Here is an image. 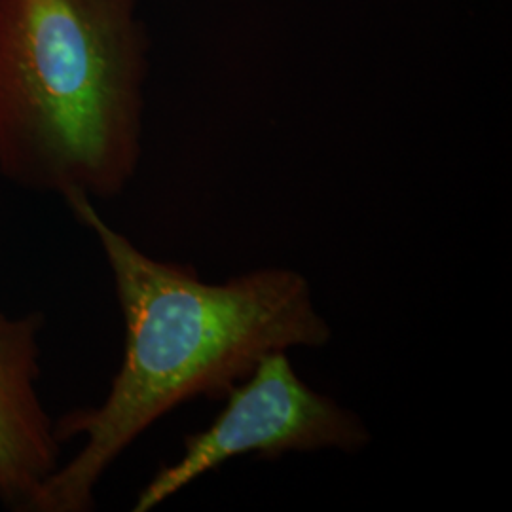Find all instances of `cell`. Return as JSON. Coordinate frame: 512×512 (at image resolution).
I'll use <instances>...</instances> for the list:
<instances>
[{
    "mask_svg": "<svg viewBox=\"0 0 512 512\" xmlns=\"http://www.w3.org/2000/svg\"><path fill=\"white\" fill-rule=\"evenodd\" d=\"M92 202L65 200L109 264L124 357L103 403L55 421L61 442L84 444L46 482L35 512L92 511L101 478L165 414L198 397L224 399L266 353L321 348L332 336L304 275L272 266L207 283L190 264L148 256Z\"/></svg>",
    "mask_w": 512,
    "mask_h": 512,
    "instance_id": "cell-1",
    "label": "cell"
},
{
    "mask_svg": "<svg viewBox=\"0 0 512 512\" xmlns=\"http://www.w3.org/2000/svg\"><path fill=\"white\" fill-rule=\"evenodd\" d=\"M139 0H0V175L109 200L141 160L147 35Z\"/></svg>",
    "mask_w": 512,
    "mask_h": 512,
    "instance_id": "cell-2",
    "label": "cell"
},
{
    "mask_svg": "<svg viewBox=\"0 0 512 512\" xmlns=\"http://www.w3.org/2000/svg\"><path fill=\"white\" fill-rule=\"evenodd\" d=\"M279 349L224 395V408L203 431L184 439L181 458L162 467L135 501L147 512L179 494L230 459L256 454L279 459L291 452L340 450L355 454L370 442V431L355 412L311 389Z\"/></svg>",
    "mask_w": 512,
    "mask_h": 512,
    "instance_id": "cell-3",
    "label": "cell"
},
{
    "mask_svg": "<svg viewBox=\"0 0 512 512\" xmlns=\"http://www.w3.org/2000/svg\"><path fill=\"white\" fill-rule=\"evenodd\" d=\"M44 317L0 310V503L35 512L61 465V440L38 393Z\"/></svg>",
    "mask_w": 512,
    "mask_h": 512,
    "instance_id": "cell-4",
    "label": "cell"
}]
</instances>
